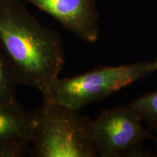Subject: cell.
<instances>
[{
  "instance_id": "5b68a950",
  "label": "cell",
  "mask_w": 157,
  "mask_h": 157,
  "mask_svg": "<svg viewBox=\"0 0 157 157\" xmlns=\"http://www.w3.org/2000/svg\"><path fill=\"white\" fill-rule=\"evenodd\" d=\"M47 13L63 28L86 42L99 38L97 0H21Z\"/></svg>"
},
{
  "instance_id": "277c9868",
  "label": "cell",
  "mask_w": 157,
  "mask_h": 157,
  "mask_svg": "<svg viewBox=\"0 0 157 157\" xmlns=\"http://www.w3.org/2000/svg\"><path fill=\"white\" fill-rule=\"evenodd\" d=\"M130 105L104 110L93 120L91 129L98 156H146L142 143L152 137Z\"/></svg>"
},
{
  "instance_id": "9c48e42d",
  "label": "cell",
  "mask_w": 157,
  "mask_h": 157,
  "mask_svg": "<svg viewBox=\"0 0 157 157\" xmlns=\"http://www.w3.org/2000/svg\"><path fill=\"white\" fill-rule=\"evenodd\" d=\"M154 140H155V144H156V154H157V136L155 137Z\"/></svg>"
},
{
  "instance_id": "30bf717a",
  "label": "cell",
  "mask_w": 157,
  "mask_h": 157,
  "mask_svg": "<svg viewBox=\"0 0 157 157\" xmlns=\"http://www.w3.org/2000/svg\"><path fill=\"white\" fill-rule=\"evenodd\" d=\"M154 62L155 63H156V66H157V57H156V59H155V60H154Z\"/></svg>"
},
{
  "instance_id": "6da1fadb",
  "label": "cell",
  "mask_w": 157,
  "mask_h": 157,
  "mask_svg": "<svg viewBox=\"0 0 157 157\" xmlns=\"http://www.w3.org/2000/svg\"><path fill=\"white\" fill-rule=\"evenodd\" d=\"M0 46L17 85L42 94L63 67L60 35L39 23L21 0H0Z\"/></svg>"
},
{
  "instance_id": "52a82bcc",
  "label": "cell",
  "mask_w": 157,
  "mask_h": 157,
  "mask_svg": "<svg viewBox=\"0 0 157 157\" xmlns=\"http://www.w3.org/2000/svg\"><path fill=\"white\" fill-rule=\"evenodd\" d=\"M143 122L157 132V91L140 96L130 103Z\"/></svg>"
},
{
  "instance_id": "ba28073f",
  "label": "cell",
  "mask_w": 157,
  "mask_h": 157,
  "mask_svg": "<svg viewBox=\"0 0 157 157\" xmlns=\"http://www.w3.org/2000/svg\"><path fill=\"white\" fill-rule=\"evenodd\" d=\"M9 63L0 46V103L16 101V86Z\"/></svg>"
},
{
  "instance_id": "3957f363",
  "label": "cell",
  "mask_w": 157,
  "mask_h": 157,
  "mask_svg": "<svg viewBox=\"0 0 157 157\" xmlns=\"http://www.w3.org/2000/svg\"><path fill=\"white\" fill-rule=\"evenodd\" d=\"M156 71L154 61L99 67L72 77H58L42 94L43 98L78 111Z\"/></svg>"
},
{
  "instance_id": "7a4b0ae2",
  "label": "cell",
  "mask_w": 157,
  "mask_h": 157,
  "mask_svg": "<svg viewBox=\"0 0 157 157\" xmlns=\"http://www.w3.org/2000/svg\"><path fill=\"white\" fill-rule=\"evenodd\" d=\"M29 151L35 157L98 156L91 120L77 111L43 98L33 113Z\"/></svg>"
},
{
  "instance_id": "8992f818",
  "label": "cell",
  "mask_w": 157,
  "mask_h": 157,
  "mask_svg": "<svg viewBox=\"0 0 157 157\" xmlns=\"http://www.w3.org/2000/svg\"><path fill=\"white\" fill-rule=\"evenodd\" d=\"M34 115L17 100L0 103V157H22L29 151Z\"/></svg>"
}]
</instances>
